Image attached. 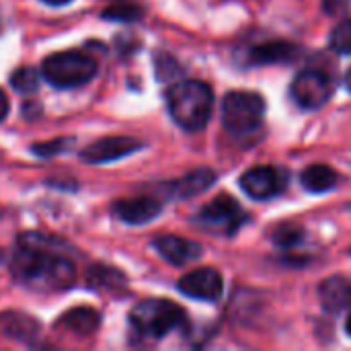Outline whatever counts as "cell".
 Wrapping results in <instances>:
<instances>
[{"label":"cell","mask_w":351,"mask_h":351,"mask_svg":"<svg viewBox=\"0 0 351 351\" xmlns=\"http://www.w3.org/2000/svg\"><path fill=\"white\" fill-rule=\"evenodd\" d=\"M12 274L31 288L66 290L76 280L74 265L49 247L39 234H25L12 259Z\"/></svg>","instance_id":"6da1fadb"},{"label":"cell","mask_w":351,"mask_h":351,"mask_svg":"<svg viewBox=\"0 0 351 351\" xmlns=\"http://www.w3.org/2000/svg\"><path fill=\"white\" fill-rule=\"evenodd\" d=\"M167 105L179 128L187 132H199L212 117L214 93L202 80H183L169 88Z\"/></svg>","instance_id":"7a4b0ae2"},{"label":"cell","mask_w":351,"mask_h":351,"mask_svg":"<svg viewBox=\"0 0 351 351\" xmlns=\"http://www.w3.org/2000/svg\"><path fill=\"white\" fill-rule=\"evenodd\" d=\"M265 119V99L251 90H230L222 103V123L234 138L255 134Z\"/></svg>","instance_id":"3957f363"},{"label":"cell","mask_w":351,"mask_h":351,"mask_svg":"<svg viewBox=\"0 0 351 351\" xmlns=\"http://www.w3.org/2000/svg\"><path fill=\"white\" fill-rule=\"evenodd\" d=\"M130 323L142 337L160 339L185 323V313L171 300L150 298L138 302L132 308Z\"/></svg>","instance_id":"277c9868"},{"label":"cell","mask_w":351,"mask_h":351,"mask_svg":"<svg viewBox=\"0 0 351 351\" xmlns=\"http://www.w3.org/2000/svg\"><path fill=\"white\" fill-rule=\"evenodd\" d=\"M97 62L80 51H60L43 60L41 76L56 88H74L93 80Z\"/></svg>","instance_id":"5b68a950"},{"label":"cell","mask_w":351,"mask_h":351,"mask_svg":"<svg viewBox=\"0 0 351 351\" xmlns=\"http://www.w3.org/2000/svg\"><path fill=\"white\" fill-rule=\"evenodd\" d=\"M249 220L247 212L239 206V202L226 193L214 197L197 216L195 222L206 228L208 232L222 234V237H232L239 232V228Z\"/></svg>","instance_id":"8992f818"},{"label":"cell","mask_w":351,"mask_h":351,"mask_svg":"<svg viewBox=\"0 0 351 351\" xmlns=\"http://www.w3.org/2000/svg\"><path fill=\"white\" fill-rule=\"evenodd\" d=\"M290 95L302 109H319L333 97V80L321 70H304L292 80Z\"/></svg>","instance_id":"52a82bcc"},{"label":"cell","mask_w":351,"mask_h":351,"mask_svg":"<svg viewBox=\"0 0 351 351\" xmlns=\"http://www.w3.org/2000/svg\"><path fill=\"white\" fill-rule=\"evenodd\" d=\"M288 183H290V173L280 167H269V165L253 167L241 177L243 191L257 202L278 197L288 187Z\"/></svg>","instance_id":"ba28073f"},{"label":"cell","mask_w":351,"mask_h":351,"mask_svg":"<svg viewBox=\"0 0 351 351\" xmlns=\"http://www.w3.org/2000/svg\"><path fill=\"white\" fill-rule=\"evenodd\" d=\"M144 144L136 138L130 136H111V138H103L97 140L93 144H88L86 148H82L80 158L84 162L90 165H103V162H111V160H119L125 158L138 150H142Z\"/></svg>","instance_id":"9c48e42d"},{"label":"cell","mask_w":351,"mask_h":351,"mask_svg":"<svg viewBox=\"0 0 351 351\" xmlns=\"http://www.w3.org/2000/svg\"><path fill=\"white\" fill-rule=\"evenodd\" d=\"M177 288L187 298L204 300V302H216V300H220V296L224 292V280L216 269L202 267V269H195V271L183 276L179 280Z\"/></svg>","instance_id":"30bf717a"},{"label":"cell","mask_w":351,"mask_h":351,"mask_svg":"<svg viewBox=\"0 0 351 351\" xmlns=\"http://www.w3.org/2000/svg\"><path fill=\"white\" fill-rule=\"evenodd\" d=\"M160 212H162V204L148 195L117 199L113 204V214L125 224H146L154 220Z\"/></svg>","instance_id":"8fae6325"},{"label":"cell","mask_w":351,"mask_h":351,"mask_svg":"<svg viewBox=\"0 0 351 351\" xmlns=\"http://www.w3.org/2000/svg\"><path fill=\"white\" fill-rule=\"evenodd\" d=\"M154 249L160 253L162 259H167L171 265H177V267H183L202 257V247L197 243H193L189 239L173 237V234L158 237L154 241Z\"/></svg>","instance_id":"7c38bea8"},{"label":"cell","mask_w":351,"mask_h":351,"mask_svg":"<svg viewBox=\"0 0 351 351\" xmlns=\"http://www.w3.org/2000/svg\"><path fill=\"white\" fill-rule=\"evenodd\" d=\"M216 181V173L210 169H197L173 183H169L165 187V191L175 197V199H187V197H195L199 193H204L206 189H210Z\"/></svg>","instance_id":"4fadbf2b"},{"label":"cell","mask_w":351,"mask_h":351,"mask_svg":"<svg viewBox=\"0 0 351 351\" xmlns=\"http://www.w3.org/2000/svg\"><path fill=\"white\" fill-rule=\"evenodd\" d=\"M39 333V323L23 313H2L0 315V335L19 341H31Z\"/></svg>","instance_id":"5bb4252c"},{"label":"cell","mask_w":351,"mask_h":351,"mask_svg":"<svg viewBox=\"0 0 351 351\" xmlns=\"http://www.w3.org/2000/svg\"><path fill=\"white\" fill-rule=\"evenodd\" d=\"M298 56H300L298 45L286 41H271L253 47L249 60L253 64H286V62H294Z\"/></svg>","instance_id":"9a60e30c"},{"label":"cell","mask_w":351,"mask_h":351,"mask_svg":"<svg viewBox=\"0 0 351 351\" xmlns=\"http://www.w3.org/2000/svg\"><path fill=\"white\" fill-rule=\"evenodd\" d=\"M101 323V317L97 311L88 308V306H76L68 313H64L58 321V327L60 329H66L74 335H80V337H86L90 333L97 331Z\"/></svg>","instance_id":"2e32d148"},{"label":"cell","mask_w":351,"mask_h":351,"mask_svg":"<svg viewBox=\"0 0 351 351\" xmlns=\"http://www.w3.org/2000/svg\"><path fill=\"white\" fill-rule=\"evenodd\" d=\"M300 183L311 193H325L339 183V175L329 165H311L302 171Z\"/></svg>","instance_id":"e0dca14e"},{"label":"cell","mask_w":351,"mask_h":351,"mask_svg":"<svg viewBox=\"0 0 351 351\" xmlns=\"http://www.w3.org/2000/svg\"><path fill=\"white\" fill-rule=\"evenodd\" d=\"M321 300L329 313H339L351 304V284L343 278H331L321 284Z\"/></svg>","instance_id":"ac0fdd59"},{"label":"cell","mask_w":351,"mask_h":351,"mask_svg":"<svg viewBox=\"0 0 351 351\" xmlns=\"http://www.w3.org/2000/svg\"><path fill=\"white\" fill-rule=\"evenodd\" d=\"M10 84L19 93H25V95L27 93H35L37 86H39V72L35 68H31V66H23V68L12 72Z\"/></svg>","instance_id":"d6986e66"},{"label":"cell","mask_w":351,"mask_h":351,"mask_svg":"<svg viewBox=\"0 0 351 351\" xmlns=\"http://www.w3.org/2000/svg\"><path fill=\"white\" fill-rule=\"evenodd\" d=\"M271 239L274 243L280 247V249H292L296 247L298 243H302L304 239V230L296 224H280L274 232H271Z\"/></svg>","instance_id":"ffe728a7"},{"label":"cell","mask_w":351,"mask_h":351,"mask_svg":"<svg viewBox=\"0 0 351 351\" xmlns=\"http://www.w3.org/2000/svg\"><path fill=\"white\" fill-rule=\"evenodd\" d=\"M329 47L339 56H351V19L341 21L329 35Z\"/></svg>","instance_id":"44dd1931"},{"label":"cell","mask_w":351,"mask_h":351,"mask_svg":"<svg viewBox=\"0 0 351 351\" xmlns=\"http://www.w3.org/2000/svg\"><path fill=\"white\" fill-rule=\"evenodd\" d=\"M142 14H144V12H142V8H140V6H136V4H115V6H109V8L103 12V16H105V19L125 21V23H132V21L140 19Z\"/></svg>","instance_id":"7402d4cb"},{"label":"cell","mask_w":351,"mask_h":351,"mask_svg":"<svg viewBox=\"0 0 351 351\" xmlns=\"http://www.w3.org/2000/svg\"><path fill=\"white\" fill-rule=\"evenodd\" d=\"M72 146V140H64V138H56V140H51V142H43V144H35L31 150L37 154V156H43V158H47V156H56V154H62L66 148H70Z\"/></svg>","instance_id":"603a6c76"},{"label":"cell","mask_w":351,"mask_h":351,"mask_svg":"<svg viewBox=\"0 0 351 351\" xmlns=\"http://www.w3.org/2000/svg\"><path fill=\"white\" fill-rule=\"evenodd\" d=\"M8 107H10L8 97L4 95V90H0V121L8 115Z\"/></svg>","instance_id":"cb8c5ba5"},{"label":"cell","mask_w":351,"mask_h":351,"mask_svg":"<svg viewBox=\"0 0 351 351\" xmlns=\"http://www.w3.org/2000/svg\"><path fill=\"white\" fill-rule=\"evenodd\" d=\"M45 4H49V6H64V4H68V2H72V0H43Z\"/></svg>","instance_id":"d4e9b609"},{"label":"cell","mask_w":351,"mask_h":351,"mask_svg":"<svg viewBox=\"0 0 351 351\" xmlns=\"http://www.w3.org/2000/svg\"><path fill=\"white\" fill-rule=\"evenodd\" d=\"M346 331H348V335L351 337V315L348 317V321H346Z\"/></svg>","instance_id":"484cf974"},{"label":"cell","mask_w":351,"mask_h":351,"mask_svg":"<svg viewBox=\"0 0 351 351\" xmlns=\"http://www.w3.org/2000/svg\"><path fill=\"white\" fill-rule=\"evenodd\" d=\"M346 86L350 88V93H351V70L346 74Z\"/></svg>","instance_id":"4316f807"}]
</instances>
